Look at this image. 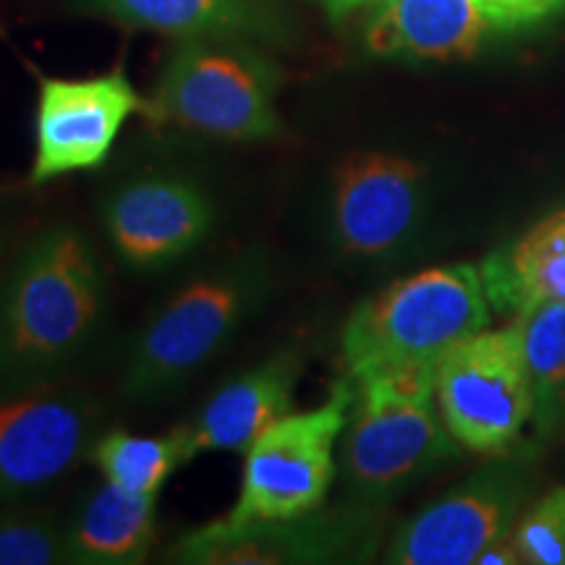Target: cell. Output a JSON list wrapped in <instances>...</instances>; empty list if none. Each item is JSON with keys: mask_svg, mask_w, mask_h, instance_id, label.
I'll return each mask as SVG.
<instances>
[{"mask_svg": "<svg viewBox=\"0 0 565 565\" xmlns=\"http://www.w3.org/2000/svg\"><path fill=\"white\" fill-rule=\"evenodd\" d=\"M263 47L238 38L179 40L162 66L150 118L217 141L280 137L282 74Z\"/></svg>", "mask_w": 565, "mask_h": 565, "instance_id": "obj_4", "label": "cell"}, {"mask_svg": "<svg viewBox=\"0 0 565 565\" xmlns=\"http://www.w3.org/2000/svg\"><path fill=\"white\" fill-rule=\"evenodd\" d=\"M108 312V275L71 223L40 231L0 291V395L61 383Z\"/></svg>", "mask_w": 565, "mask_h": 565, "instance_id": "obj_1", "label": "cell"}, {"mask_svg": "<svg viewBox=\"0 0 565 565\" xmlns=\"http://www.w3.org/2000/svg\"><path fill=\"white\" fill-rule=\"evenodd\" d=\"M275 288L273 263L246 252L179 288L134 335L124 393L137 404L171 398L221 353Z\"/></svg>", "mask_w": 565, "mask_h": 565, "instance_id": "obj_2", "label": "cell"}, {"mask_svg": "<svg viewBox=\"0 0 565 565\" xmlns=\"http://www.w3.org/2000/svg\"><path fill=\"white\" fill-rule=\"evenodd\" d=\"M526 498L524 471L490 466L406 521L387 561L398 565H469L515 526Z\"/></svg>", "mask_w": 565, "mask_h": 565, "instance_id": "obj_12", "label": "cell"}, {"mask_svg": "<svg viewBox=\"0 0 565 565\" xmlns=\"http://www.w3.org/2000/svg\"><path fill=\"white\" fill-rule=\"evenodd\" d=\"M521 563L565 565V487H555L511 529Z\"/></svg>", "mask_w": 565, "mask_h": 565, "instance_id": "obj_22", "label": "cell"}, {"mask_svg": "<svg viewBox=\"0 0 565 565\" xmlns=\"http://www.w3.org/2000/svg\"><path fill=\"white\" fill-rule=\"evenodd\" d=\"M479 565H519L521 563V555L519 550H515L511 534H505L503 540L492 542L490 547L484 550L482 555L477 557Z\"/></svg>", "mask_w": 565, "mask_h": 565, "instance_id": "obj_24", "label": "cell"}, {"mask_svg": "<svg viewBox=\"0 0 565 565\" xmlns=\"http://www.w3.org/2000/svg\"><path fill=\"white\" fill-rule=\"evenodd\" d=\"M89 461L103 471L105 482L137 494H158L189 458L186 435L181 427L168 435H131L105 433L97 437Z\"/></svg>", "mask_w": 565, "mask_h": 565, "instance_id": "obj_20", "label": "cell"}, {"mask_svg": "<svg viewBox=\"0 0 565 565\" xmlns=\"http://www.w3.org/2000/svg\"><path fill=\"white\" fill-rule=\"evenodd\" d=\"M299 377V353L280 351L278 356L225 383L194 422L181 427L189 458L194 461L202 454H246L267 427L291 414Z\"/></svg>", "mask_w": 565, "mask_h": 565, "instance_id": "obj_14", "label": "cell"}, {"mask_svg": "<svg viewBox=\"0 0 565 565\" xmlns=\"http://www.w3.org/2000/svg\"><path fill=\"white\" fill-rule=\"evenodd\" d=\"M490 30H519L565 9V0H479Z\"/></svg>", "mask_w": 565, "mask_h": 565, "instance_id": "obj_23", "label": "cell"}, {"mask_svg": "<svg viewBox=\"0 0 565 565\" xmlns=\"http://www.w3.org/2000/svg\"><path fill=\"white\" fill-rule=\"evenodd\" d=\"M534 391V422L550 433L565 408V301H532L515 312Z\"/></svg>", "mask_w": 565, "mask_h": 565, "instance_id": "obj_19", "label": "cell"}, {"mask_svg": "<svg viewBox=\"0 0 565 565\" xmlns=\"http://www.w3.org/2000/svg\"><path fill=\"white\" fill-rule=\"evenodd\" d=\"M362 536L349 513H307L286 521L228 524L212 521L181 536L171 550L175 563L192 565H273V563H328L356 550Z\"/></svg>", "mask_w": 565, "mask_h": 565, "instance_id": "obj_13", "label": "cell"}, {"mask_svg": "<svg viewBox=\"0 0 565 565\" xmlns=\"http://www.w3.org/2000/svg\"><path fill=\"white\" fill-rule=\"evenodd\" d=\"M561 212H563V217H565V210H561Z\"/></svg>", "mask_w": 565, "mask_h": 565, "instance_id": "obj_26", "label": "cell"}, {"mask_svg": "<svg viewBox=\"0 0 565 565\" xmlns=\"http://www.w3.org/2000/svg\"><path fill=\"white\" fill-rule=\"evenodd\" d=\"M217 225L215 200L186 173H141L103 202V231L134 273H162L192 257Z\"/></svg>", "mask_w": 565, "mask_h": 565, "instance_id": "obj_11", "label": "cell"}, {"mask_svg": "<svg viewBox=\"0 0 565 565\" xmlns=\"http://www.w3.org/2000/svg\"><path fill=\"white\" fill-rule=\"evenodd\" d=\"M351 380L312 412L286 414L244 454L242 490L228 524L286 521L320 511L335 475V445L349 422Z\"/></svg>", "mask_w": 565, "mask_h": 565, "instance_id": "obj_6", "label": "cell"}, {"mask_svg": "<svg viewBox=\"0 0 565 565\" xmlns=\"http://www.w3.org/2000/svg\"><path fill=\"white\" fill-rule=\"evenodd\" d=\"M66 563V521L42 511L0 513V565Z\"/></svg>", "mask_w": 565, "mask_h": 565, "instance_id": "obj_21", "label": "cell"}, {"mask_svg": "<svg viewBox=\"0 0 565 565\" xmlns=\"http://www.w3.org/2000/svg\"><path fill=\"white\" fill-rule=\"evenodd\" d=\"M100 437V408L61 383L0 395V505L61 482L89 458Z\"/></svg>", "mask_w": 565, "mask_h": 565, "instance_id": "obj_9", "label": "cell"}, {"mask_svg": "<svg viewBox=\"0 0 565 565\" xmlns=\"http://www.w3.org/2000/svg\"><path fill=\"white\" fill-rule=\"evenodd\" d=\"M429 173L393 152H351L330 173L324 225L338 252L351 259H383L419 231Z\"/></svg>", "mask_w": 565, "mask_h": 565, "instance_id": "obj_8", "label": "cell"}, {"mask_svg": "<svg viewBox=\"0 0 565 565\" xmlns=\"http://www.w3.org/2000/svg\"><path fill=\"white\" fill-rule=\"evenodd\" d=\"M435 370L412 366L351 380L341 471L364 500L391 498L454 456L456 440L435 398Z\"/></svg>", "mask_w": 565, "mask_h": 565, "instance_id": "obj_5", "label": "cell"}, {"mask_svg": "<svg viewBox=\"0 0 565 565\" xmlns=\"http://www.w3.org/2000/svg\"><path fill=\"white\" fill-rule=\"evenodd\" d=\"M317 3L322 6L324 13H328L330 19H333V21H341V19L349 17L351 11H356L359 6L370 3V0H317Z\"/></svg>", "mask_w": 565, "mask_h": 565, "instance_id": "obj_25", "label": "cell"}, {"mask_svg": "<svg viewBox=\"0 0 565 565\" xmlns=\"http://www.w3.org/2000/svg\"><path fill=\"white\" fill-rule=\"evenodd\" d=\"M0 252H3V246H0Z\"/></svg>", "mask_w": 565, "mask_h": 565, "instance_id": "obj_27", "label": "cell"}, {"mask_svg": "<svg viewBox=\"0 0 565 565\" xmlns=\"http://www.w3.org/2000/svg\"><path fill=\"white\" fill-rule=\"evenodd\" d=\"M487 324L490 301L479 267L440 265L406 275L359 303L345 320L341 351L349 380L437 366Z\"/></svg>", "mask_w": 565, "mask_h": 565, "instance_id": "obj_3", "label": "cell"}, {"mask_svg": "<svg viewBox=\"0 0 565 565\" xmlns=\"http://www.w3.org/2000/svg\"><path fill=\"white\" fill-rule=\"evenodd\" d=\"M487 30L479 0H383L366 47L383 58L458 61L479 51Z\"/></svg>", "mask_w": 565, "mask_h": 565, "instance_id": "obj_16", "label": "cell"}, {"mask_svg": "<svg viewBox=\"0 0 565 565\" xmlns=\"http://www.w3.org/2000/svg\"><path fill=\"white\" fill-rule=\"evenodd\" d=\"M139 113L150 116L152 100L134 89L121 68L89 79L42 76L34 116L32 186L103 166L126 121Z\"/></svg>", "mask_w": 565, "mask_h": 565, "instance_id": "obj_10", "label": "cell"}, {"mask_svg": "<svg viewBox=\"0 0 565 565\" xmlns=\"http://www.w3.org/2000/svg\"><path fill=\"white\" fill-rule=\"evenodd\" d=\"M158 494H137L105 482L66 521V563L137 565L154 542Z\"/></svg>", "mask_w": 565, "mask_h": 565, "instance_id": "obj_17", "label": "cell"}, {"mask_svg": "<svg viewBox=\"0 0 565 565\" xmlns=\"http://www.w3.org/2000/svg\"><path fill=\"white\" fill-rule=\"evenodd\" d=\"M76 9L171 38H238L286 45L291 21L275 0H76Z\"/></svg>", "mask_w": 565, "mask_h": 565, "instance_id": "obj_15", "label": "cell"}, {"mask_svg": "<svg viewBox=\"0 0 565 565\" xmlns=\"http://www.w3.org/2000/svg\"><path fill=\"white\" fill-rule=\"evenodd\" d=\"M490 307L519 312L532 301H565V217L553 212L519 242L479 265Z\"/></svg>", "mask_w": 565, "mask_h": 565, "instance_id": "obj_18", "label": "cell"}, {"mask_svg": "<svg viewBox=\"0 0 565 565\" xmlns=\"http://www.w3.org/2000/svg\"><path fill=\"white\" fill-rule=\"evenodd\" d=\"M435 398L456 445L500 454L534 416V391L515 328L482 330L440 359Z\"/></svg>", "mask_w": 565, "mask_h": 565, "instance_id": "obj_7", "label": "cell"}]
</instances>
